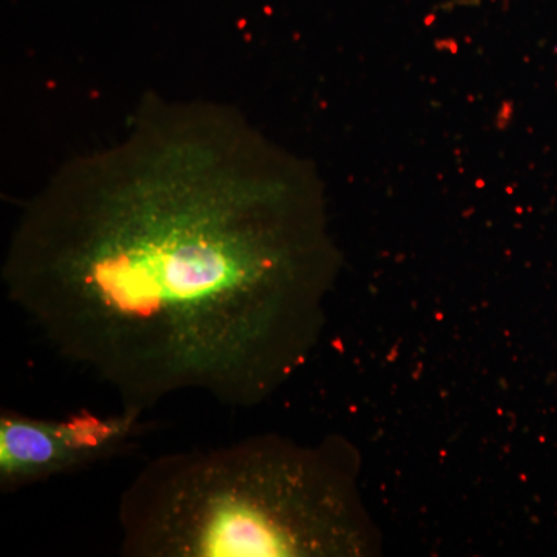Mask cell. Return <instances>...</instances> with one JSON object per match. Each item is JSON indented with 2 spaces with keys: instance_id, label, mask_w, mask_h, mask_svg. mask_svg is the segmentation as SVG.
<instances>
[{
  "instance_id": "6da1fadb",
  "label": "cell",
  "mask_w": 557,
  "mask_h": 557,
  "mask_svg": "<svg viewBox=\"0 0 557 557\" xmlns=\"http://www.w3.org/2000/svg\"><path fill=\"white\" fill-rule=\"evenodd\" d=\"M332 270L314 188L239 109L149 95L25 205L2 282L121 406L197 392L244 409L306 358Z\"/></svg>"
},
{
  "instance_id": "7a4b0ae2",
  "label": "cell",
  "mask_w": 557,
  "mask_h": 557,
  "mask_svg": "<svg viewBox=\"0 0 557 557\" xmlns=\"http://www.w3.org/2000/svg\"><path fill=\"white\" fill-rule=\"evenodd\" d=\"M121 555H357L361 519L343 450L274 435L152 458L119 502Z\"/></svg>"
},
{
  "instance_id": "3957f363",
  "label": "cell",
  "mask_w": 557,
  "mask_h": 557,
  "mask_svg": "<svg viewBox=\"0 0 557 557\" xmlns=\"http://www.w3.org/2000/svg\"><path fill=\"white\" fill-rule=\"evenodd\" d=\"M145 416L135 406L106 416L81 409L57 420L3 410L0 491L16 493L127 453L152 428Z\"/></svg>"
}]
</instances>
